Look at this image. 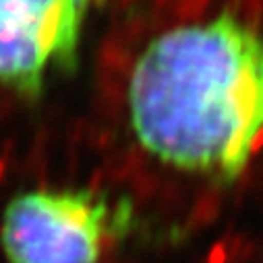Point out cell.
I'll return each mask as SVG.
<instances>
[{
  "mask_svg": "<svg viewBox=\"0 0 263 263\" xmlns=\"http://www.w3.org/2000/svg\"><path fill=\"white\" fill-rule=\"evenodd\" d=\"M128 114L160 162L238 178L263 141V35L230 15L162 33L130 73Z\"/></svg>",
  "mask_w": 263,
  "mask_h": 263,
  "instance_id": "6da1fadb",
  "label": "cell"
},
{
  "mask_svg": "<svg viewBox=\"0 0 263 263\" xmlns=\"http://www.w3.org/2000/svg\"><path fill=\"white\" fill-rule=\"evenodd\" d=\"M108 222L87 191H27L7 205L0 242L9 263H98Z\"/></svg>",
  "mask_w": 263,
  "mask_h": 263,
  "instance_id": "7a4b0ae2",
  "label": "cell"
},
{
  "mask_svg": "<svg viewBox=\"0 0 263 263\" xmlns=\"http://www.w3.org/2000/svg\"><path fill=\"white\" fill-rule=\"evenodd\" d=\"M89 0H0V83L35 93L77 52Z\"/></svg>",
  "mask_w": 263,
  "mask_h": 263,
  "instance_id": "3957f363",
  "label": "cell"
}]
</instances>
